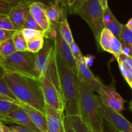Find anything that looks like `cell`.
<instances>
[{
  "label": "cell",
  "instance_id": "cell-1",
  "mask_svg": "<svg viewBox=\"0 0 132 132\" xmlns=\"http://www.w3.org/2000/svg\"><path fill=\"white\" fill-rule=\"evenodd\" d=\"M9 88L20 103L45 113V102L40 78L6 71L3 77Z\"/></svg>",
  "mask_w": 132,
  "mask_h": 132
},
{
  "label": "cell",
  "instance_id": "cell-2",
  "mask_svg": "<svg viewBox=\"0 0 132 132\" xmlns=\"http://www.w3.org/2000/svg\"><path fill=\"white\" fill-rule=\"evenodd\" d=\"M56 63L66 115H80V77L79 73H75L69 69L56 51Z\"/></svg>",
  "mask_w": 132,
  "mask_h": 132
},
{
  "label": "cell",
  "instance_id": "cell-3",
  "mask_svg": "<svg viewBox=\"0 0 132 132\" xmlns=\"http://www.w3.org/2000/svg\"><path fill=\"white\" fill-rule=\"evenodd\" d=\"M80 116L91 131L103 132L104 117L97 95L81 78Z\"/></svg>",
  "mask_w": 132,
  "mask_h": 132
},
{
  "label": "cell",
  "instance_id": "cell-4",
  "mask_svg": "<svg viewBox=\"0 0 132 132\" xmlns=\"http://www.w3.org/2000/svg\"><path fill=\"white\" fill-rule=\"evenodd\" d=\"M36 54L28 51H16L9 56L2 58V65L6 71L40 78L41 75L35 67Z\"/></svg>",
  "mask_w": 132,
  "mask_h": 132
},
{
  "label": "cell",
  "instance_id": "cell-5",
  "mask_svg": "<svg viewBox=\"0 0 132 132\" xmlns=\"http://www.w3.org/2000/svg\"><path fill=\"white\" fill-rule=\"evenodd\" d=\"M87 22L93 33L98 49H100L99 40L102 30L105 28L103 21V9L98 0H87L77 12Z\"/></svg>",
  "mask_w": 132,
  "mask_h": 132
},
{
  "label": "cell",
  "instance_id": "cell-6",
  "mask_svg": "<svg viewBox=\"0 0 132 132\" xmlns=\"http://www.w3.org/2000/svg\"><path fill=\"white\" fill-rule=\"evenodd\" d=\"M98 96L105 104L114 111L121 113L124 110L126 101L117 91L115 81L113 78L111 84L108 86L102 84V89Z\"/></svg>",
  "mask_w": 132,
  "mask_h": 132
},
{
  "label": "cell",
  "instance_id": "cell-7",
  "mask_svg": "<svg viewBox=\"0 0 132 132\" xmlns=\"http://www.w3.org/2000/svg\"><path fill=\"white\" fill-rule=\"evenodd\" d=\"M45 104L60 111H64V102L60 91L45 76L40 78Z\"/></svg>",
  "mask_w": 132,
  "mask_h": 132
},
{
  "label": "cell",
  "instance_id": "cell-8",
  "mask_svg": "<svg viewBox=\"0 0 132 132\" xmlns=\"http://www.w3.org/2000/svg\"><path fill=\"white\" fill-rule=\"evenodd\" d=\"M58 24L56 25V33L55 38L54 39V45L57 53L60 54L61 58L63 59L65 63L69 67V69H71L75 73H78V67H77V61L74 58L71 50L70 45L65 41L64 39L58 30Z\"/></svg>",
  "mask_w": 132,
  "mask_h": 132
},
{
  "label": "cell",
  "instance_id": "cell-9",
  "mask_svg": "<svg viewBox=\"0 0 132 132\" xmlns=\"http://www.w3.org/2000/svg\"><path fill=\"white\" fill-rule=\"evenodd\" d=\"M99 103L103 110L104 119L111 123L120 132H132V124L128 121L121 113L114 111L105 104L98 96H97Z\"/></svg>",
  "mask_w": 132,
  "mask_h": 132
},
{
  "label": "cell",
  "instance_id": "cell-10",
  "mask_svg": "<svg viewBox=\"0 0 132 132\" xmlns=\"http://www.w3.org/2000/svg\"><path fill=\"white\" fill-rule=\"evenodd\" d=\"M54 50L55 45L54 40L45 38L44 47L36 53L35 59V67L41 76L45 74L49 60Z\"/></svg>",
  "mask_w": 132,
  "mask_h": 132
},
{
  "label": "cell",
  "instance_id": "cell-11",
  "mask_svg": "<svg viewBox=\"0 0 132 132\" xmlns=\"http://www.w3.org/2000/svg\"><path fill=\"white\" fill-rule=\"evenodd\" d=\"M77 63L81 80L86 82L94 92L97 93L98 95L102 89V81L94 76L89 66L85 63L84 58L81 60H77Z\"/></svg>",
  "mask_w": 132,
  "mask_h": 132
},
{
  "label": "cell",
  "instance_id": "cell-12",
  "mask_svg": "<svg viewBox=\"0 0 132 132\" xmlns=\"http://www.w3.org/2000/svg\"><path fill=\"white\" fill-rule=\"evenodd\" d=\"M5 122L14 123L22 126L33 132H41L32 122L28 114L21 106L7 114L6 116Z\"/></svg>",
  "mask_w": 132,
  "mask_h": 132
},
{
  "label": "cell",
  "instance_id": "cell-13",
  "mask_svg": "<svg viewBox=\"0 0 132 132\" xmlns=\"http://www.w3.org/2000/svg\"><path fill=\"white\" fill-rule=\"evenodd\" d=\"M45 115L47 122V132H65L63 111L56 110L45 104Z\"/></svg>",
  "mask_w": 132,
  "mask_h": 132
},
{
  "label": "cell",
  "instance_id": "cell-14",
  "mask_svg": "<svg viewBox=\"0 0 132 132\" xmlns=\"http://www.w3.org/2000/svg\"><path fill=\"white\" fill-rule=\"evenodd\" d=\"M29 14L30 5L25 2H21L12 7L9 14V16L18 30H21L25 20Z\"/></svg>",
  "mask_w": 132,
  "mask_h": 132
},
{
  "label": "cell",
  "instance_id": "cell-15",
  "mask_svg": "<svg viewBox=\"0 0 132 132\" xmlns=\"http://www.w3.org/2000/svg\"><path fill=\"white\" fill-rule=\"evenodd\" d=\"M20 106L28 114L35 125L41 132H47V122L45 113L23 103H20Z\"/></svg>",
  "mask_w": 132,
  "mask_h": 132
},
{
  "label": "cell",
  "instance_id": "cell-16",
  "mask_svg": "<svg viewBox=\"0 0 132 132\" xmlns=\"http://www.w3.org/2000/svg\"><path fill=\"white\" fill-rule=\"evenodd\" d=\"M45 9L46 7L41 3H32L30 5V14L41 27L44 32L48 31L51 27L46 16Z\"/></svg>",
  "mask_w": 132,
  "mask_h": 132
},
{
  "label": "cell",
  "instance_id": "cell-17",
  "mask_svg": "<svg viewBox=\"0 0 132 132\" xmlns=\"http://www.w3.org/2000/svg\"><path fill=\"white\" fill-rule=\"evenodd\" d=\"M45 13L51 25H56L66 18L65 9L61 7L58 2L53 5L46 7Z\"/></svg>",
  "mask_w": 132,
  "mask_h": 132
},
{
  "label": "cell",
  "instance_id": "cell-18",
  "mask_svg": "<svg viewBox=\"0 0 132 132\" xmlns=\"http://www.w3.org/2000/svg\"><path fill=\"white\" fill-rule=\"evenodd\" d=\"M58 27L60 35L69 45H71L73 42H75L67 18H65L61 20L58 23Z\"/></svg>",
  "mask_w": 132,
  "mask_h": 132
},
{
  "label": "cell",
  "instance_id": "cell-19",
  "mask_svg": "<svg viewBox=\"0 0 132 132\" xmlns=\"http://www.w3.org/2000/svg\"><path fill=\"white\" fill-rule=\"evenodd\" d=\"M45 43L44 34L38 35L27 42V50L33 53H37L44 47Z\"/></svg>",
  "mask_w": 132,
  "mask_h": 132
},
{
  "label": "cell",
  "instance_id": "cell-20",
  "mask_svg": "<svg viewBox=\"0 0 132 132\" xmlns=\"http://www.w3.org/2000/svg\"><path fill=\"white\" fill-rule=\"evenodd\" d=\"M14 44L17 51H27V42L23 35L21 30H18L15 32L12 36Z\"/></svg>",
  "mask_w": 132,
  "mask_h": 132
},
{
  "label": "cell",
  "instance_id": "cell-21",
  "mask_svg": "<svg viewBox=\"0 0 132 132\" xmlns=\"http://www.w3.org/2000/svg\"><path fill=\"white\" fill-rule=\"evenodd\" d=\"M16 51H17L15 47L12 38L3 42L0 43V55L2 58L9 56Z\"/></svg>",
  "mask_w": 132,
  "mask_h": 132
},
{
  "label": "cell",
  "instance_id": "cell-22",
  "mask_svg": "<svg viewBox=\"0 0 132 132\" xmlns=\"http://www.w3.org/2000/svg\"><path fill=\"white\" fill-rule=\"evenodd\" d=\"M113 36V34L107 28H104L102 30L99 40V45L102 50L106 52L110 51V42Z\"/></svg>",
  "mask_w": 132,
  "mask_h": 132
},
{
  "label": "cell",
  "instance_id": "cell-23",
  "mask_svg": "<svg viewBox=\"0 0 132 132\" xmlns=\"http://www.w3.org/2000/svg\"><path fill=\"white\" fill-rule=\"evenodd\" d=\"M68 117L75 132H92L85 124L80 115H71Z\"/></svg>",
  "mask_w": 132,
  "mask_h": 132
},
{
  "label": "cell",
  "instance_id": "cell-24",
  "mask_svg": "<svg viewBox=\"0 0 132 132\" xmlns=\"http://www.w3.org/2000/svg\"><path fill=\"white\" fill-rule=\"evenodd\" d=\"M20 104L14 102L0 100V113L7 116V114L20 107Z\"/></svg>",
  "mask_w": 132,
  "mask_h": 132
},
{
  "label": "cell",
  "instance_id": "cell-25",
  "mask_svg": "<svg viewBox=\"0 0 132 132\" xmlns=\"http://www.w3.org/2000/svg\"><path fill=\"white\" fill-rule=\"evenodd\" d=\"M117 62L122 75L131 87L132 86V68L119 60H117Z\"/></svg>",
  "mask_w": 132,
  "mask_h": 132
},
{
  "label": "cell",
  "instance_id": "cell-26",
  "mask_svg": "<svg viewBox=\"0 0 132 132\" xmlns=\"http://www.w3.org/2000/svg\"><path fill=\"white\" fill-rule=\"evenodd\" d=\"M105 28H107L108 30H110L114 36L119 38L122 29V24L120 23L115 17L106 25Z\"/></svg>",
  "mask_w": 132,
  "mask_h": 132
},
{
  "label": "cell",
  "instance_id": "cell-27",
  "mask_svg": "<svg viewBox=\"0 0 132 132\" xmlns=\"http://www.w3.org/2000/svg\"><path fill=\"white\" fill-rule=\"evenodd\" d=\"M117 59L119 54L122 53V44L120 40L115 36H113L110 44V51Z\"/></svg>",
  "mask_w": 132,
  "mask_h": 132
},
{
  "label": "cell",
  "instance_id": "cell-28",
  "mask_svg": "<svg viewBox=\"0 0 132 132\" xmlns=\"http://www.w3.org/2000/svg\"><path fill=\"white\" fill-rule=\"evenodd\" d=\"M119 39L121 43L132 46V30L128 29L126 25H122V29Z\"/></svg>",
  "mask_w": 132,
  "mask_h": 132
},
{
  "label": "cell",
  "instance_id": "cell-29",
  "mask_svg": "<svg viewBox=\"0 0 132 132\" xmlns=\"http://www.w3.org/2000/svg\"><path fill=\"white\" fill-rule=\"evenodd\" d=\"M0 29L18 30L17 28L13 25L10 20L9 15L6 14H0Z\"/></svg>",
  "mask_w": 132,
  "mask_h": 132
},
{
  "label": "cell",
  "instance_id": "cell-30",
  "mask_svg": "<svg viewBox=\"0 0 132 132\" xmlns=\"http://www.w3.org/2000/svg\"><path fill=\"white\" fill-rule=\"evenodd\" d=\"M22 29H32V30H38V31L44 32L43 29H42L41 27L38 24V23L35 21V19L33 18L30 13L27 17Z\"/></svg>",
  "mask_w": 132,
  "mask_h": 132
},
{
  "label": "cell",
  "instance_id": "cell-31",
  "mask_svg": "<svg viewBox=\"0 0 132 132\" xmlns=\"http://www.w3.org/2000/svg\"><path fill=\"white\" fill-rule=\"evenodd\" d=\"M0 93L3 94V95H6V96H9L11 99H12L14 101H15L17 103L20 104V102H18L17 98L15 97L14 95H13V93L11 92L10 89L9 88L8 86L7 85L6 82H5L4 79L3 78H0Z\"/></svg>",
  "mask_w": 132,
  "mask_h": 132
},
{
  "label": "cell",
  "instance_id": "cell-32",
  "mask_svg": "<svg viewBox=\"0 0 132 132\" xmlns=\"http://www.w3.org/2000/svg\"><path fill=\"white\" fill-rule=\"evenodd\" d=\"M21 31H22L23 35L27 42L29 41L30 39L36 37V36L42 35V34H44V32L38 31V30H32V29H22Z\"/></svg>",
  "mask_w": 132,
  "mask_h": 132
},
{
  "label": "cell",
  "instance_id": "cell-33",
  "mask_svg": "<svg viewBox=\"0 0 132 132\" xmlns=\"http://www.w3.org/2000/svg\"><path fill=\"white\" fill-rule=\"evenodd\" d=\"M16 31V30L0 29V43L3 42L10 38H12Z\"/></svg>",
  "mask_w": 132,
  "mask_h": 132
},
{
  "label": "cell",
  "instance_id": "cell-34",
  "mask_svg": "<svg viewBox=\"0 0 132 132\" xmlns=\"http://www.w3.org/2000/svg\"><path fill=\"white\" fill-rule=\"evenodd\" d=\"M71 50L73 55L74 58H75L76 61L77 60H81L84 58L83 55H82V53H81L79 47H78V45L75 43V42H73L70 45Z\"/></svg>",
  "mask_w": 132,
  "mask_h": 132
},
{
  "label": "cell",
  "instance_id": "cell-35",
  "mask_svg": "<svg viewBox=\"0 0 132 132\" xmlns=\"http://www.w3.org/2000/svg\"><path fill=\"white\" fill-rule=\"evenodd\" d=\"M23 2L29 5L32 3H41L45 7H48L55 4L57 1L56 0H24Z\"/></svg>",
  "mask_w": 132,
  "mask_h": 132
},
{
  "label": "cell",
  "instance_id": "cell-36",
  "mask_svg": "<svg viewBox=\"0 0 132 132\" xmlns=\"http://www.w3.org/2000/svg\"><path fill=\"white\" fill-rule=\"evenodd\" d=\"M114 18H115V16L111 12L109 7H107L105 9L103 10V21L105 27Z\"/></svg>",
  "mask_w": 132,
  "mask_h": 132
},
{
  "label": "cell",
  "instance_id": "cell-37",
  "mask_svg": "<svg viewBox=\"0 0 132 132\" xmlns=\"http://www.w3.org/2000/svg\"><path fill=\"white\" fill-rule=\"evenodd\" d=\"M12 6L9 3H6L3 0H0V14L9 15Z\"/></svg>",
  "mask_w": 132,
  "mask_h": 132
},
{
  "label": "cell",
  "instance_id": "cell-38",
  "mask_svg": "<svg viewBox=\"0 0 132 132\" xmlns=\"http://www.w3.org/2000/svg\"><path fill=\"white\" fill-rule=\"evenodd\" d=\"M87 0H76L75 3L73 5V6L72 7H71L68 11L69 12V13L72 14H77V12L79 10V9L80 8L81 6L83 5V3L84 2H86Z\"/></svg>",
  "mask_w": 132,
  "mask_h": 132
},
{
  "label": "cell",
  "instance_id": "cell-39",
  "mask_svg": "<svg viewBox=\"0 0 132 132\" xmlns=\"http://www.w3.org/2000/svg\"><path fill=\"white\" fill-rule=\"evenodd\" d=\"M63 123H64L65 132H75L74 128L71 122L68 115H64L63 117Z\"/></svg>",
  "mask_w": 132,
  "mask_h": 132
},
{
  "label": "cell",
  "instance_id": "cell-40",
  "mask_svg": "<svg viewBox=\"0 0 132 132\" xmlns=\"http://www.w3.org/2000/svg\"><path fill=\"white\" fill-rule=\"evenodd\" d=\"M56 1L61 7L64 9H67V10H69L71 7H73L76 2V0H56Z\"/></svg>",
  "mask_w": 132,
  "mask_h": 132
},
{
  "label": "cell",
  "instance_id": "cell-41",
  "mask_svg": "<svg viewBox=\"0 0 132 132\" xmlns=\"http://www.w3.org/2000/svg\"><path fill=\"white\" fill-rule=\"evenodd\" d=\"M11 132H33L30 129L20 125H11L8 126Z\"/></svg>",
  "mask_w": 132,
  "mask_h": 132
},
{
  "label": "cell",
  "instance_id": "cell-42",
  "mask_svg": "<svg viewBox=\"0 0 132 132\" xmlns=\"http://www.w3.org/2000/svg\"><path fill=\"white\" fill-rule=\"evenodd\" d=\"M117 60H119L122 61L124 63L129 65L131 68H132V57L128 56L125 55L122 53H121L119 54V57Z\"/></svg>",
  "mask_w": 132,
  "mask_h": 132
},
{
  "label": "cell",
  "instance_id": "cell-43",
  "mask_svg": "<svg viewBox=\"0 0 132 132\" xmlns=\"http://www.w3.org/2000/svg\"><path fill=\"white\" fill-rule=\"evenodd\" d=\"M103 132H120L116 129L111 123L104 119V129Z\"/></svg>",
  "mask_w": 132,
  "mask_h": 132
},
{
  "label": "cell",
  "instance_id": "cell-44",
  "mask_svg": "<svg viewBox=\"0 0 132 132\" xmlns=\"http://www.w3.org/2000/svg\"><path fill=\"white\" fill-rule=\"evenodd\" d=\"M122 44V53L125 55L132 57V46L128 44L121 43Z\"/></svg>",
  "mask_w": 132,
  "mask_h": 132
},
{
  "label": "cell",
  "instance_id": "cell-45",
  "mask_svg": "<svg viewBox=\"0 0 132 132\" xmlns=\"http://www.w3.org/2000/svg\"><path fill=\"white\" fill-rule=\"evenodd\" d=\"M4 2H5L6 3H9L10 5L13 7V6L19 4V3H21V2H23L24 0H3Z\"/></svg>",
  "mask_w": 132,
  "mask_h": 132
},
{
  "label": "cell",
  "instance_id": "cell-46",
  "mask_svg": "<svg viewBox=\"0 0 132 132\" xmlns=\"http://www.w3.org/2000/svg\"><path fill=\"white\" fill-rule=\"evenodd\" d=\"M0 100H5V101H11V102H16L15 101H14L12 99H11V98H9V96H6V95H3V94L1 93H0Z\"/></svg>",
  "mask_w": 132,
  "mask_h": 132
},
{
  "label": "cell",
  "instance_id": "cell-47",
  "mask_svg": "<svg viewBox=\"0 0 132 132\" xmlns=\"http://www.w3.org/2000/svg\"><path fill=\"white\" fill-rule=\"evenodd\" d=\"M98 2L101 3L103 10L105 9L107 7H108V0H98Z\"/></svg>",
  "mask_w": 132,
  "mask_h": 132
},
{
  "label": "cell",
  "instance_id": "cell-48",
  "mask_svg": "<svg viewBox=\"0 0 132 132\" xmlns=\"http://www.w3.org/2000/svg\"><path fill=\"white\" fill-rule=\"evenodd\" d=\"M126 27L128 28V29L132 30V18L129 19V20H128L127 23L126 24Z\"/></svg>",
  "mask_w": 132,
  "mask_h": 132
},
{
  "label": "cell",
  "instance_id": "cell-49",
  "mask_svg": "<svg viewBox=\"0 0 132 132\" xmlns=\"http://www.w3.org/2000/svg\"><path fill=\"white\" fill-rule=\"evenodd\" d=\"M2 126H3V132H11V130L9 129L8 126L6 125H5L4 124L2 123Z\"/></svg>",
  "mask_w": 132,
  "mask_h": 132
},
{
  "label": "cell",
  "instance_id": "cell-50",
  "mask_svg": "<svg viewBox=\"0 0 132 132\" xmlns=\"http://www.w3.org/2000/svg\"><path fill=\"white\" fill-rule=\"evenodd\" d=\"M6 120V116L2 115V113H0V122H5Z\"/></svg>",
  "mask_w": 132,
  "mask_h": 132
},
{
  "label": "cell",
  "instance_id": "cell-51",
  "mask_svg": "<svg viewBox=\"0 0 132 132\" xmlns=\"http://www.w3.org/2000/svg\"><path fill=\"white\" fill-rule=\"evenodd\" d=\"M0 132H3V126H2V122H0Z\"/></svg>",
  "mask_w": 132,
  "mask_h": 132
},
{
  "label": "cell",
  "instance_id": "cell-52",
  "mask_svg": "<svg viewBox=\"0 0 132 132\" xmlns=\"http://www.w3.org/2000/svg\"><path fill=\"white\" fill-rule=\"evenodd\" d=\"M129 110L132 112V101L129 102Z\"/></svg>",
  "mask_w": 132,
  "mask_h": 132
},
{
  "label": "cell",
  "instance_id": "cell-53",
  "mask_svg": "<svg viewBox=\"0 0 132 132\" xmlns=\"http://www.w3.org/2000/svg\"><path fill=\"white\" fill-rule=\"evenodd\" d=\"M2 57L0 55V65H2Z\"/></svg>",
  "mask_w": 132,
  "mask_h": 132
},
{
  "label": "cell",
  "instance_id": "cell-54",
  "mask_svg": "<svg viewBox=\"0 0 132 132\" xmlns=\"http://www.w3.org/2000/svg\"><path fill=\"white\" fill-rule=\"evenodd\" d=\"M131 89H132V86H131Z\"/></svg>",
  "mask_w": 132,
  "mask_h": 132
}]
</instances>
